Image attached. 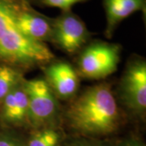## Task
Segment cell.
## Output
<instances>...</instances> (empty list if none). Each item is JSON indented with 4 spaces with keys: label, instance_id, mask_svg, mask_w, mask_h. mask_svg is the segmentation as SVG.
Listing matches in <instances>:
<instances>
[{
    "label": "cell",
    "instance_id": "1",
    "mask_svg": "<svg viewBox=\"0 0 146 146\" xmlns=\"http://www.w3.org/2000/svg\"><path fill=\"white\" fill-rule=\"evenodd\" d=\"M62 111L61 123L68 135L104 139L119 130L123 117L110 84L89 87L69 101Z\"/></svg>",
    "mask_w": 146,
    "mask_h": 146
},
{
    "label": "cell",
    "instance_id": "2",
    "mask_svg": "<svg viewBox=\"0 0 146 146\" xmlns=\"http://www.w3.org/2000/svg\"><path fill=\"white\" fill-rule=\"evenodd\" d=\"M54 55L46 44L29 39L18 29L11 0H0V61L24 73L52 62Z\"/></svg>",
    "mask_w": 146,
    "mask_h": 146
},
{
    "label": "cell",
    "instance_id": "3",
    "mask_svg": "<svg viewBox=\"0 0 146 146\" xmlns=\"http://www.w3.org/2000/svg\"><path fill=\"white\" fill-rule=\"evenodd\" d=\"M121 47L115 43L97 41L81 50L76 71L79 77L102 80L112 75L118 68Z\"/></svg>",
    "mask_w": 146,
    "mask_h": 146
},
{
    "label": "cell",
    "instance_id": "4",
    "mask_svg": "<svg viewBox=\"0 0 146 146\" xmlns=\"http://www.w3.org/2000/svg\"><path fill=\"white\" fill-rule=\"evenodd\" d=\"M25 85L29 101L30 128L62 124V110L57 98L46 80L42 79L25 80Z\"/></svg>",
    "mask_w": 146,
    "mask_h": 146
},
{
    "label": "cell",
    "instance_id": "5",
    "mask_svg": "<svg viewBox=\"0 0 146 146\" xmlns=\"http://www.w3.org/2000/svg\"><path fill=\"white\" fill-rule=\"evenodd\" d=\"M120 99L134 115L144 119L146 112V63L142 58L127 64L119 84Z\"/></svg>",
    "mask_w": 146,
    "mask_h": 146
},
{
    "label": "cell",
    "instance_id": "6",
    "mask_svg": "<svg viewBox=\"0 0 146 146\" xmlns=\"http://www.w3.org/2000/svg\"><path fill=\"white\" fill-rule=\"evenodd\" d=\"M90 37L83 21L72 11H63L53 19L50 42L64 52L72 54L82 50Z\"/></svg>",
    "mask_w": 146,
    "mask_h": 146
},
{
    "label": "cell",
    "instance_id": "7",
    "mask_svg": "<svg viewBox=\"0 0 146 146\" xmlns=\"http://www.w3.org/2000/svg\"><path fill=\"white\" fill-rule=\"evenodd\" d=\"M11 3L16 25L25 36L36 42H50L53 19L34 10L28 0H11Z\"/></svg>",
    "mask_w": 146,
    "mask_h": 146
},
{
    "label": "cell",
    "instance_id": "8",
    "mask_svg": "<svg viewBox=\"0 0 146 146\" xmlns=\"http://www.w3.org/2000/svg\"><path fill=\"white\" fill-rule=\"evenodd\" d=\"M25 80L17 84L0 103V120L7 128L18 131L30 128Z\"/></svg>",
    "mask_w": 146,
    "mask_h": 146
},
{
    "label": "cell",
    "instance_id": "9",
    "mask_svg": "<svg viewBox=\"0 0 146 146\" xmlns=\"http://www.w3.org/2000/svg\"><path fill=\"white\" fill-rule=\"evenodd\" d=\"M43 71L46 82L57 98L71 101L76 96L80 77L72 64L53 60L44 67Z\"/></svg>",
    "mask_w": 146,
    "mask_h": 146
},
{
    "label": "cell",
    "instance_id": "10",
    "mask_svg": "<svg viewBox=\"0 0 146 146\" xmlns=\"http://www.w3.org/2000/svg\"><path fill=\"white\" fill-rule=\"evenodd\" d=\"M106 28L105 35L112 37L116 28L127 17L136 11H145V0H103Z\"/></svg>",
    "mask_w": 146,
    "mask_h": 146
},
{
    "label": "cell",
    "instance_id": "11",
    "mask_svg": "<svg viewBox=\"0 0 146 146\" xmlns=\"http://www.w3.org/2000/svg\"><path fill=\"white\" fill-rule=\"evenodd\" d=\"M68 135L62 124L33 127L25 133L26 146H62Z\"/></svg>",
    "mask_w": 146,
    "mask_h": 146
},
{
    "label": "cell",
    "instance_id": "12",
    "mask_svg": "<svg viewBox=\"0 0 146 146\" xmlns=\"http://www.w3.org/2000/svg\"><path fill=\"white\" fill-rule=\"evenodd\" d=\"M23 79V73L18 70L3 64L0 65V103Z\"/></svg>",
    "mask_w": 146,
    "mask_h": 146
},
{
    "label": "cell",
    "instance_id": "13",
    "mask_svg": "<svg viewBox=\"0 0 146 146\" xmlns=\"http://www.w3.org/2000/svg\"><path fill=\"white\" fill-rule=\"evenodd\" d=\"M0 146H26L25 133L7 127L0 130Z\"/></svg>",
    "mask_w": 146,
    "mask_h": 146
},
{
    "label": "cell",
    "instance_id": "14",
    "mask_svg": "<svg viewBox=\"0 0 146 146\" xmlns=\"http://www.w3.org/2000/svg\"><path fill=\"white\" fill-rule=\"evenodd\" d=\"M112 141L80 136L68 135L62 146H111Z\"/></svg>",
    "mask_w": 146,
    "mask_h": 146
},
{
    "label": "cell",
    "instance_id": "15",
    "mask_svg": "<svg viewBox=\"0 0 146 146\" xmlns=\"http://www.w3.org/2000/svg\"><path fill=\"white\" fill-rule=\"evenodd\" d=\"M36 2L42 6H46L49 7H55L61 9L62 11H71L73 6L84 3L88 0H36Z\"/></svg>",
    "mask_w": 146,
    "mask_h": 146
},
{
    "label": "cell",
    "instance_id": "16",
    "mask_svg": "<svg viewBox=\"0 0 146 146\" xmlns=\"http://www.w3.org/2000/svg\"><path fill=\"white\" fill-rule=\"evenodd\" d=\"M111 146H145V145L141 138L131 136L116 142H112Z\"/></svg>",
    "mask_w": 146,
    "mask_h": 146
}]
</instances>
